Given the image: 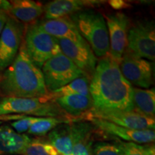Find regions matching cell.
I'll return each mask as SVG.
<instances>
[{
	"label": "cell",
	"instance_id": "6da1fadb",
	"mask_svg": "<svg viewBox=\"0 0 155 155\" xmlns=\"http://www.w3.org/2000/svg\"><path fill=\"white\" fill-rule=\"evenodd\" d=\"M90 95L95 111H134L133 86L122 75L119 63L108 54L97 62L90 80Z\"/></svg>",
	"mask_w": 155,
	"mask_h": 155
},
{
	"label": "cell",
	"instance_id": "7a4b0ae2",
	"mask_svg": "<svg viewBox=\"0 0 155 155\" xmlns=\"http://www.w3.org/2000/svg\"><path fill=\"white\" fill-rule=\"evenodd\" d=\"M0 91L5 97L15 98H42L49 94L41 69L31 60L23 41L16 58L1 78Z\"/></svg>",
	"mask_w": 155,
	"mask_h": 155
},
{
	"label": "cell",
	"instance_id": "3957f363",
	"mask_svg": "<svg viewBox=\"0 0 155 155\" xmlns=\"http://www.w3.org/2000/svg\"><path fill=\"white\" fill-rule=\"evenodd\" d=\"M81 36L90 45L97 58L109 53V38L105 18L94 9H84L69 16Z\"/></svg>",
	"mask_w": 155,
	"mask_h": 155
},
{
	"label": "cell",
	"instance_id": "277c9868",
	"mask_svg": "<svg viewBox=\"0 0 155 155\" xmlns=\"http://www.w3.org/2000/svg\"><path fill=\"white\" fill-rule=\"evenodd\" d=\"M18 114L37 117H57L73 119L68 116L48 96L42 98H0V116Z\"/></svg>",
	"mask_w": 155,
	"mask_h": 155
},
{
	"label": "cell",
	"instance_id": "5b68a950",
	"mask_svg": "<svg viewBox=\"0 0 155 155\" xmlns=\"http://www.w3.org/2000/svg\"><path fill=\"white\" fill-rule=\"evenodd\" d=\"M23 42L31 60L40 69L48 60L61 53L57 39L42 30L38 21L29 25Z\"/></svg>",
	"mask_w": 155,
	"mask_h": 155
},
{
	"label": "cell",
	"instance_id": "8992f818",
	"mask_svg": "<svg viewBox=\"0 0 155 155\" xmlns=\"http://www.w3.org/2000/svg\"><path fill=\"white\" fill-rule=\"evenodd\" d=\"M41 71L49 94L66 86L78 78L85 76L82 71L62 53L48 60Z\"/></svg>",
	"mask_w": 155,
	"mask_h": 155
},
{
	"label": "cell",
	"instance_id": "52a82bcc",
	"mask_svg": "<svg viewBox=\"0 0 155 155\" xmlns=\"http://www.w3.org/2000/svg\"><path fill=\"white\" fill-rule=\"evenodd\" d=\"M128 49L134 55L154 61L155 59V25L153 20L139 21L129 30Z\"/></svg>",
	"mask_w": 155,
	"mask_h": 155
},
{
	"label": "cell",
	"instance_id": "ba28073f",
	"mask_svg": "<svg viewBox=\"0 0 155 155\" xmlns=\"http://www.w3.org/2000/svg\"><path fill=\"white\" fill-rule=\"evenodd\" d=\"M122 75L137 88L148 89L153 82L152 65L150 61L125 50L119 63Z\"/></svg>",
	"mask_w": 155,
	"mask_h": 155
},
{
	"label": "cell",
	"instance_id": "9c48e42d",
	"mask_svg": "<svg viewBox=\"0 0 155 155\" xmlns=\"http://www.w3.org/2000/svg\"><path fill=\"white\" fill-rule=\"evenodd\" d=\"M24 35V25L8 16L0 35V71L5 70L15 61Z\"/></svg>",
	"mask_w": 155,
	"mask_h": 155
},
{
	"label": "cell",
	"instance_id": "30bf717a",
	"mask_svg": "<svg viewBox=\"0 0 155 155\" xmlns=\"http://www.w3.org/2000/svg\"><path fill=\"white\" fill-rule=\"evenodd\" d=\"M109 38V55L119 63L127 47V35L129 30V19L122 12L106 15Z\"/></svg>",
	"mask_w": 155,
	"mask_h": 155
},
{
	"label": "cell",
	"instance_id": "8fae6325",
	"mask_svg": "<svg viewBox=\"0 0 155 155\" xmlns=\"http://www.w3.org/2000/svg\"><path fill=\"white\" fill-rule=\"evenodd\" d=\"M61 53L69 58L89 80L91 79L97 65V58L86 41L75 42L57 39Z\"/></svg>",
	"mask_w": 155,
	"mask_h": 155
},
{
	"label": "cell",
	"instance_id": "7c38bea8",
	"mask_svg": "<svg viewBox=\"0 0 155 155\" xmlns=\"http://www.w3.org/2000/svg\"><path fill=\"white\" fill-rule=\"evenodd\" d=\"M88 118H96L111 122L114 124L134 130H154V118L149 117L138 112L132 111H112L99 112L92 108L83 117L82 121Z\"/></svg>",
	"mask_w": 155,
	"mask_h": 155
},
{
	"label": "cell",
	"instance_id": "4fadbf2b",
	"mask_svg": "<svg viewBox=\"0 0 155 155\" xmlns=\"http://www.w3.org/2000/svg\"><path fill=\"white\" fill-rule=\"evenodd\" d=\"M85 121L91 122L102 132L118 137L127 142H133L139 144L154 142V130H134L127 129L96 118H88Z\"/></svg>",
	"mask_w": 155,
	"mask_h": 155
},
{
	"label": "cell",
	"instance_id": "5bb4252c",
	"mask_svg": "<svg viewBox=\"0 0 155 155\" xmlns=\"http://www.w3.org/2000/svg\"><path fill=\"white\" fill-rule=\"evenodd\" d=\"M104 2L95 0H54L44 6L45 19L69 17L86 8L100 5Z\"/></svg>",
	"mask_w": 155,
	"mask_h": 155
},
{
	"label": "cell",
	"instance_id": "9a60e30c",
	"mask_svg": "<svg viewBox=\"0 0 155 155\" xmlns=\"http://www.w3.org/2000/svg\"><path fill=\"white\" fill-rule=\"evenodd\" d=\"M53 101L73 122L82 121L83 117L94 108L91 96L71 95L55 98Z\"/></svg>",
	"mask_w": 155,
	"mask_h": 155
},
{
	"label": "cell",
	"instance_id": "2e32d148",
	"mask_svg": "<svg viewBox=\"0 0 155 155\" xmlns=\"http://www.w3.org/2000/svg\"><path fill=\"white\" fill-rule=\"evenodd\" d=\"M73 143V155H94L95 126L89 121H77L71 123Z\"/></svg>",
	"mask_w": 155,
	"mask_h": 155
},
{
	"label": "cell",
	"instance_id": "e0dca14e",
	"mask_svg": "<svg viewBox=\"0 0 155 155\" xmlns=\"http://www.w3.org/2000/svg\"><path fill=\"white\" fill-rule=\"evenodd\" d=\"M38 23L42 30L56 39H66L75 42L85 41L69 17L54 19H44L38 21Z\"/></svg>",
	"mask_w": 155,
	"mask_h": 155
},
{
	"label": "cell",
	"instance_id": "ac0fdd59",
	"mask_svg": "<svg viewBox=\"0 0 155 155\" xmlns=\"http://www.w3.org/2000/svg\"><path fill=\"white\" fill-rule=\"evenodd\" d=\"M7 15L21 23H33L44 13V6L32 0H13Z\"/></svg>",
	"mask_w": 155,
	"mask_h": 155
},
{
	"label": "cell",
	"instance_id": "d6986e66",
	"mask_svg": "<svg viewBox=\"0 0 155 155\" xmlns=\"http://www.w3.org/2000/svg\"><path fill=\"white\" fill-rule=\"evenodd\" d=\"M30 139L16 132L10 125H0V155H19Z\"/></svg>",
	"mask_w": 155,
	"mask_h": 155
},
{
	"label": "cell",
	"instance_id": "ffe728a7",
	"mask_svg": "<svg viewBox=\"0 0 155 155\" xmlns=\"http://www.w3.org/2000/svg\"><path fill=\"white\" fill-rule=\"evenodd\" d=\"M48 140L57 155H73V143L71 124H63L48 134Z\"/></svg>",
	"mask_w": 155,
	"mask_h": 155
},
{
	"label": "cell",
	"instance_id": "44dd1931",
	"mask_svg": "<svg viewBox=\"0 0 155 155\" xmlns=\"http://www.w3.org/2000/svg\"><path fill=\"white\" fill-rule=\"evenodd\" d=\"M134 111L149 117L154 118L155 90L133 87Z\"/></svg>",
	"mask_w": 155,
	"mask_h": 155
},
{
	"label": "cell",
	"instance_id": "7402d4cb",
	"mask_svg": "<svg viewBox=\"0 0 155 155\" xmlns=\"http://www.w3.org/2000/svg\"><path fill=\"white\" fill-rule=\"evenodd\" d=\"M90 95V80L86 76H81L73 80L66 86L62 87L55 91L50 93L48 97L50 99L53 100L55 98L62 96H71V95Z\"/></svg>",
	"mask_w": 155,
	"mask_h": 155
},
{
	"label": "cell",
	"instance_id": "603a6c76",
	"mask_svg": "<svg viewBox=\"0 0 155 155\" xmlns=\"http://www.w3.org/2000/svg\"><path fill=\"white\" fill-rule=\"evenodd\" d=\"M72 123L71 120L65 118L42 117L40 120L35 123L28 131V134L42 137L53 130L55 128L63 124Z\"/></svg>",
	"mask_w": 155,
	"mask_h": 155
},
{
	"label": "cell",
	"instance_id": "cb8c5ba5",
	"mask_svg": "<svg viewBox=\"0 0 155 155\" xmlns=\"http://www.w3.org/2000/svg\"><path fill=\"white\" fill-rule=\"evenodd\" d=\"M19 155H57L47 137L31 138Z\"/></svg>",
	"mask_w": 155,
	"mask_h": 155
},
{
	"label": "cell",
	"instance_id": "d4e9b609",
	"mask_svg": "<svg viewBox=\"0 0 155 155\" xmlns=\"http://www.w3.org/2000/svg\"><path fill=\"white\" fill-rule=\"evenodd\" d=\"M92 150L94 155H121L117 142L97 141L93 144Z\"/></svg>",
	"mask_w": 155,
	"mask_h": 155
},
{
	"label": "cell",
	"instance_id": "484cf974",
	"mask_svg": "<svg viewBox=\"0 0 155 155\" xmlns=\"http://www.w3.org/2000/svg\"><path fill=\"white\" fill-rule=\"evenodd\" d=\"M42 117H37V116H27L26 117L22 119L17 120V121H12L10 124V127L12 128L16 132L19 134H24L28 132L30 128L40 120Z\"/></svg>",
	"mask_w": 155,
	"mask_h": 155
},
{
	"label": "cell",
	"instance_id": "4316f807",
	"mask_svg": "<svg viewBox=\"0 0 155 155\" xmlns=\"http://www.w3.org/2000/svg\"><path fill=\"white\" fill-rule=\"evenodd\" d=\"M121 155H146L142 145L133 142L127 141H117Z\"/></svg>",
	"mask_w": 155,
	"mask_h": 155
},
{
	"label": "cell",
	"instance_id": "83f0119b",
	"mask_svg": "<svg viewBox=\"0 0 155 155\" xmlns=\"http://www.w3.org/2000/svg\"><path fill=\"white\" fill-rule=\"evenodd\" d=\"M108 5L116 10L127 9L130 7V5L129 3L126 2L125 1H123V0H111V1L108 2Z\"/></svg>",
	"mask_w": 155,
	"mask_h": 155
},
{
	"label": "cell",
	"instance_id": "f1b7e54d",
	"mask_svg": "<svg viewBox=\"0 0 155 155\" xmlns=\"http://www.w3.org/2000/svg\"><path fill=\"white\" fill-rule=\"evenodd\" d=\"M142 145V148L146 155H155V147L154 144L152 143L144 144Z\"/></svg>",
	"mask_w": 155,
	"mask_h": 155
},
{
	"label": "cell",
	"instance_id": "f546056e",
	"mask_svg": "<svg viewBox=\"0 0 155 155\" xmlns=\"http://www.w3.org/2000/svg\"><path fill=\"white\" fill-rule=\"evenodd\" d=\"M10 2L5 1V0H0V12H2L7 15L10 9Z\"/></svg>",
	"mask_w": 155,
	"mask_h": 155
},
{
	"label": "cell",
	"instance_id": "4dcf8cb0",
	"mask_svg": "<svg viewBox=\"0 0 155 155\" xmlns=\"http://www.w3.org/2000/svg\"><path fill=\"white\" fill-rule=\"evenodd\" d=\"M7 18H8V15L5 12H0V35H1L2 31L4 27H5Z\"/></svg>",
	"mask_w": 155,
	"mask_h": 155
},
{
	"label": "cell",
	"instance_id": "1f68e13d",
	"mask_svg": "<svg viewBox=\"0 0 155 155\" xmlns=\"http://www.w3.org/2000/svg\"><path fill=\"white\" fill-rule=\"evenodd\" d=\"M3 124V121H0V125H2Z\"/></svg>",
	"mask_w": 155,
	"mask_h": 155
}]
</instances>
